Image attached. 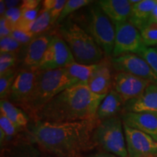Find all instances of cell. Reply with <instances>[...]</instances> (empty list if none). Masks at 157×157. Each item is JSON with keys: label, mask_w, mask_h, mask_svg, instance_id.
Segmentation results:
<instances>
[{"label": "cell", "mask_w": 157, "mask_h": 157, "mask_svg": "<svg viewBox=\"0 0 157 157\" xmlns=\"http://www.w3.org/2000/svg\"><path fill=\"white\" fill-rule=\"evenodd\" d=\"M98 120L51 122L34 120L27 127L29 138L43 151L56 157H82L95 148L94 131Z\"/></svg>", "instance_id": "6da1fadb"}, {"label": "cell", "mask_w": 157, "mask_h": 157, "mask_svg": "<svg viewBox=\"0 0 157 157\" xmlns=\"http://www.w3.org/2000/svg\"><path fill=\"white\" fill-rule=\"evenodd\" d=\"M106 95L93 93L79 83L63 90L39 111L34 120L51 122L95 121L98 107Z\"/></svg>", "instance_id": "7a4b0ae2"}, {"label": "cell", "mask_w": 157, "mask_h": 157, "mask_svg": "<svg viewBox=\"0 0 157 157\" xmlns=\"http://www.w3.org/2000/svg\"><path fill=\"white\" fill-rule=\"evenodd\" d=\"M76 84L78 83L68 75L66 68L38 71L32 93L21 107L27 115L34 119L52 98Z\"/></svg>", "instance_id": "3957f363"}, {"label": "cell", "mask_w": 157, "mask_h": 157, "mask_svg": "<svg viewBox=\"0 0 157 157\" xmlns=\"http://www.w3.org/2000/svg\"><path fill=\"white\" fill-rule=\"evenodd\" d=\"M57 34L69 47L76 63L97 64L105 59L103 50L92 35L76 23H64L59 27Z\"/></svg>", "instance_id": "277c9868"}, {"label": "cell", "mask_w": 157, "mask_h": 157, "mask_svg": "<svg viewBox=\"0 0 157 157\" xmlns=\"http://www.w3.org/2000/svg\"><path fill=\"white\" fill-rule=\"evenodd\" d=\"M95 147L119 157H128L124 124L119 116L99 121L93 134Z\"/></svg>", "instance_id": "5b68a950"}, {"label": "cell", "mask_w": 157, "mask_h": 157, "mask_svg": "<svg viewBox=\"0 0 157 157\" xmlns=\"http://www.w3.org/2000/svg\"><path fill=\"white\" fill-rule=\"evenodd\" d=\"M89 33L103 50L106 57L112 56L114 49V23L101 8L97 2L91 6L88 16Z\"/></svg>", "instance_id": "8992f818"}, {"label": "cell", "mask_w": 157, "mask_h": 157, "mask_svg": "<svg viewBox=\"0 0 157 157\" xmlns=\"http://www.w3.org/2000/svg\"><path fill=\"white\" fill-rule=\"evenodd\" d=\"M116 36L112 57L125 54L138 56L146 47L140 31L129 21L114 23Z\"/></svg>", "instance_id": "52a82bcc"}, {"label": "cell", "mask_w": 157, "mask_h": 157, "mask_svg": "<svg viewBox=\"0 0 157 157\" xmlns=\"http://www.w3.org/2000/svg\"><path fill=\"white\" fill-rule=\"evenodd\" d=\"M76 62L69 47L58 34L52 35V40L44 55L39 71L65 68Z\"/></svg>", "instance_id": "ba28073f"}, {"label": "cell", "mask_w": 157, "mask_h": 157, "mask_svg": "<svg viewBox=\"0 0 157 157\" xmlns=\"http://www.w3.org/2000/svg\"><path fill=\"white\" fill-rule=\"evenodd\" d=\"M112 68L117 72H124L143 78L157 84V76L148 63L140 56L135 54H125L112 57L110 60Z\"/></svg>", "instance_id": "9c48e42d"}, {"label": "cell", "mask_w": 157, "mask_h": 157, "mask_svg": "<svg viewBox=\"0 0 157 157\" xmlns=\"http://www.w3.org/2000/svg\"><path fill=\"white\" fill-rule=\"evenodd\" d=\"M124 131L128 157H148L157 155V141L150 135L125 124Z\"/></svg>", "instance_id": "30bf717a"}, {"label": "cell", "mask_w": 157, "mask_h": 157, "mask_svg": "<svg viewBox=\"0 0 157 157\" xmlns=\"http://www.w3.org/2000/svg\"><path fill=\"white\" fill-rule=\"evenodd\" d=\"M151 84L148 80L124 72H117L113 78V90L120 95L124 103L140 96Z\"/></svg>", "instance_id": "8fae6325"}, {"label": "cell", "mask_w": 157, "mask_h": 157, "mask_svg": "<svg viewBox=\"0 0 157 157\" xmlns=\"http://www.w3.org/2000/svg\"><path fill=\"white\" fill-rule=\"evenodd\" d=\"M38 71L23 68L17 73L7 100L21 106L32 93Z\"/></svg>", "instance_id": "7c38bea8"}, {"label": "cell", "mask_w": 157, "mask_h": 157, "mask_svg": "<svg viewBox=\"0 0 157 157\" xmlns=\"http://www.w3.org/2000/svg\"><path fill=\"white\" fill-rule=\"evenodd\" d=\"M52 38V34H42L32 39L27 45L23 60V68L39 71Z\"/></svg>", "instance_id": "4fadbf2b"}, {"label": "cell", "mask_w": 157, "mask_h": 157, "mask_svg": "<svg viewBox=\"0 0 157 157\" xmlns=\"http://www.w3.org/2000/svg\"><path fill=\"white\" fill-rule=\"evenodd\" d=\"M121 118L124 124L142 131L157 141V112H124Z\"/></svg>", "instance_id": "5bb4252c"}, {"label": "cell", "mask_w": 157, "mask_h": 157, "mask_svg": "<svg viewBox=\"0 0 157 157\" xmlns=\"http://www.w3.org/2000/svg\"><path fill=\"white\" fill-rule=\"evenodd\" d=\"M124 112H157V84H151L140 96L126 102Z\"/></svg>", "instance_id": "9a60e30c"}, {"label": "cell", "mask_w": 157, "mask_h": 157, "mask_svg": "<svg viewBox=\"0 0 157 157\" xmlns=\"http://www.w3.org/2000/svg\"><path fill=\"white\" fill-rule=\"evenodd\" d=\"M110 60L106 59L100 63V66L87 83L92 92L98 95H106L112 86V74Z\"/></svg>", "instance_id": "2e32d148"}, {"label": "cell", "mask_w": 157, "mask_h": 157, "mask_svg": "<svg viewBox=\"0 0 157 157\" xmlns=\"http://www.w3.org/2000/svg\"><path fill=\"white\" fill-rule=\"evenodd\" d=\"M97 3L113 23L129 21L133 6L129 0H100Z\"/></svg>", "instance_id": "e0dca14e"}, {"label": "cell", "mask_w": 157, "mask_h": 157, "mask_svg": "<svg viewBox=\"0 0 157 157\" xmlns=\"http://www.w3.org/2000/svg\"><path fill=\"white\" fill-rule=\"evenodd\" d=\"M124 104V102L120 95L114 90H111L98 107L96 118L98 121H102L117 117L120 111L122 112Z\"/></svg>", "instance_id": "ac0fdd59"}, {"label": "cell", "mask_w": 157, "mask_h": 157, "mask_svg": "<svg viewBox=\"0 0 157 157\" xmlns=\"http://www.w3.org/2000/svg\"><path fill=\"white\" fill-rule=\"evenodd\" d=\"M157 5V0H141L133 5L129 21L139 30L148 25L149 20Z\"/></svg>", "instance_id": "d6986e66"}, {"label": "cell", "mask_w": 157, "mask_h": 157, "mask_svg": "<svg viewBox=\"0 0 157 157\" xmlns=\"http://www.w3.org/2000/svg\"><path fill=\"white\" fill-rule=\"evenodd\" d=\"M0 111L7 119L22 131L29 126V117L26 113L22 109L17 108L15 104L7 99H2L0 101Z\"/></svg>", "instance_id": "ffe728a7"}, {"label": "cell", "mask_w": 157, "mask_h": 157, "mask_svg": "<svg viewBox=\"0 0 157 157\" xmlns=\"http://www.w3.org/2000/svg\"><path fill=\"white\" fill-rule=\"evenodd\" d=\"M99 66L100 63L97 64L86 65L74 62L65 68L68 75L78 84L83 83L87 84L90 78L93 75Z\"/></svg>", "instance_id": "44dd1931"}, {"label": "cell", "mask_w": 157, "mask_h": 157, "mask_svg": "<svg viewBox=\"0 0 157 157\" xmlns=\"http://www.w3.org/2000/svg\"><path fill=\"white\" fill-rule=\"evenodd\" d=\"M3 157H44L38 150L34 148L29 143L13 144L10 148H7L6 153L4 152Z\"/></svg>", "instance_id": "7402d4cb"}, {"label": "cell", "mask_w": 157, "mask_h": 157, "mask_svg": "<svg viewBox=\"0 0 157 157\" xmlns=\"http://www.w3.org/2000/svg\"><path fill=\"white\" fill-rule=\"evenodd\" d=\"M0 132H2L5 137V145L4 146L5 148V146H8L9 143L15 140L17 135L21 131L3 113H0Z\"/></svg>", "instance_id": "603a6c76"}, {"label": "cell", "mask_w": 157, "mask_h": 157, "mask_svg": "<svg viewBox=\"0 0 157 157\" xmlns=\"http://www.w3.org/2000/svg\"><path fill=\"white\" fill-rule=\"evenodd\" d=\"M51 25H52L51 11L42 10L37 18L33 23L30 32L33 33L36 36L42 34L44 31L48 30Z\"/></svg>", "instance_id": "cb8c5ba5"}, {"label": "cell", "mask_w": 157, "mask_h": 157, "mask_svg": "<svg viewBox=\"0 0 157 157\" xmlns=\"http://www.w3.org/2000/svg\"><path fill=\"white\" fill-rule=\"evenodd\" d=\"M92 2H93L90 0H67L56 23L60 24L71 13H74L82 7L90 5Z\"/></svg>", "instance_id": "d4e9b609"}, {"label": "cell", "mask_w": 157, "mask_h": 157, "mask_svg": "<svg viewBox=\"0 0 157 157\" xmlns=\"http://www.w3.org/2000/svg\"><path fill=\"white\" fill-rule=\"evenodd\" d=\"M17 73L14 68L9 70L0 76V97L1 100L7 99Z\"/></svg>", "instance_id": "484cf974"}, {"label": "cell", "mask_w": 157, "mask_h": 157, "mask_svg": "<svg viewBox=\"0 0 157 157\" xmlns=\"http://www.w3.org/2000/svg\"><path fill=\"white\" fill-rule=\"evenodd\" d=\"M140 31L143 43L146 47L157 46V24H148Z\"/></svg>", "instance_id": "4316f807"}, {"label": "cell", "mask_w": 157, "mask_h": 157, "mask_svg": "<svg viewBox=\"0 0 157 157\" xmlns=\"http://www.w3.org/2000/svg\"><path fill=\"white\" fill-rule=\"evenodd\" d=\"M21 45L11 36L0 39V52L1 53L17 54L21 48Z\"/></svg>", "instance_id": "83f0119b"}, {"label": "cell", "mask_w": 157, "mask_h": 157, "mask_svg": "<svg viewBox=\"0 0 157 157\" xmlns=\"http://www.w3.org/2000/svg\"><path fill=\"white\" fill-rule=\"evenodd\" d=\"M138 56L148 63L157 76V48L146 46Z\"/></svg>", "instance_id": "f1b7e54d"}, {"label": "cell", "mask_w": 157, "mask_h": 157, "mask_svg": "<svg viewBox=\"0 0 157 157\" xmlns=\"http://www.w3.org/2000/svg\"><path fill=\"white\" fill-rule=\"evenodd\" d=\"M17 60V54L6 52L0 54V76L9 70L13 69Z\"/></svg>", "instance_id": "f546056e"}, {"label": "cell", "mask_w": 157, "mask_h": 157, "mask_svg": "<svg viewBox=\"0 0 157 157\" xmlns=\"http://www.w3.org/2000/svg\"><path fill=\"white\" fill-rule=\"evenodd\" d=\"M10 36L21 45H28L32 41V39L36 36V35H34L30 31L14 29Z\"/></svg>", "instance_id": "4dcf8cb0"}, {"label": "cell", "mask_w": 157, "mask_h": 157, "mask_svg": "<svg viewBox=\"0 0 157 157\" xmlns=\"http://www.w3.org/2000/svg\"><path fill=\"white\" fill-rule=\"evenodd\" d=\"M21 15H22V10L21 8V5H20L18 7H15V8L7 10L3 17H5L7 20V21L14 30L17 23L21 18Z\"/></svg>", "instance_id": "1f68e13d"}, {"label": "cell", "mask_w": 157, "mask_h": 157, "mask_svg": "<svg viewBox=\"0 0 157 157\" xmlns=\"http://www.w3.org/2000/svg\"><path fill=\"white\" fill-rule=\"evenodd\" d=\"M66 0H57L56 5L54 8L51 10V16H52V23L54 24L57 23L58 20L64 8V6L66 5Z\"/></svg>", "instance_id": "d6a6232c"}, {"label": "cell", "mask_w": 157, "mask_h": 157, "mask_svg": "<svg viewBox=\"0 0 157 157\" xmlns=\"http://www.w3.org/2000/svg\"><path fill=\"white\" fill-rule=\"evenodd\" d=\"M13 29L10 24L7 20L5 17H1L0 18V38L10 36L13 32Z\"/></svg>", "instance_id": "836d02e7"}, {"label": "cell", "mask_w": 157, "mask_h": 157, "mask_svg": "<svg viewBox=\"0 0 157 157\" xmlns=\"http://www.w3.org/2000/svg\"><path fill=\"white\" fill-rule=\"evenodd\" d=\"M41 1L39 0H24L21 4V8L22 10H34L40 7Z\"/></svg>", "instance_id": "e575fe53"}, {"label": "cell", "mask_w": 157, "mask_h": 157, "mask_svg": "<svg viewBox=\"0 0 157 157\" xmlns=\"http://www.w3.org/2000/svg\"><path fill=\"white\" fill-rule=\"evenodd\" d=\"M84 157H119L116 155L111 154V153H108L103 151H98L93 153V154H90L87 156Z\"/></svg>", "instance_id": "d590c367"}, {"label": "cell", "mask_w": 157, "mask_h": 157, "mask_svg": "<svg viewBox=\"0 0 157 157\" xmlns=\"http://www.w3.org/2000/svg\"><path fill=\"white\" fill-rule=\"evenodd\" d=\"M57 0H44L43 2V10H52L56 5Z\"/></svg>", "instance_id": "8d00e7d4"}, {"label": "cell", "mask_w": 157, "mask_h": 157, "mask_svg": "<svg viewBox=\"0 0 157 157\" xmlns=\"http://www.w3.org/2000/svg\"><path fill=\"white\" fill-rule=\"evenodd\" d=\"M5 2L7 10L15 8V7H18V6L21 5V2H22L19 1V0H6Z\"/></svg>", "instance_id": "74e56055"}, {"label": "cell", "mask_w": 157, "mask_h": 157, "mask_svg": "<svg viewBox=\"0 0 157 157\" xmlns=\"http://www.w3.org/2000/svg\"><path fill=\"white\" fill-rule=\"evenodd\" d=\"M7 10V7H6L5 2L4 0H1L0 1V15H1V17H3L5 15Z\"/></svg>", "instance_id": "f35d334b"}, {"label": "cell", "mask_w": 157, "mask_h": 157, "mask_svg": "<svg viewBox=\"0 0 157 157\" xmlns=\"http://www.w3.org/2000/svg\"><path fill=\"white\" fill-rule=\"evenodd\" d=\"M148 157H157V155H154V156H148Z\"/></svg>", "instance_id": "ab89813d"}, {"label": "cell", "mask_w": 157, "mask_h": 157, "mask_svg": "<svg viewBox=\"0 0 157 157\" xmlns=\"http://www.w3.org/2000/svg\"><path fill=\"white\" fill-rule=\"evenodd\" d=\"M156 48H157V46H156Z\"/></svg>", "instance_id": "60d3db41"}]
</instances>
